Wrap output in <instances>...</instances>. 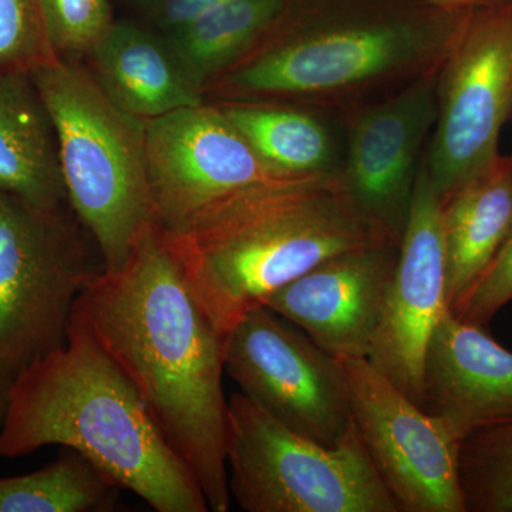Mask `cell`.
Masks as SVG:
<instances>
[{"instance_id":"cell-18","label":"cell","mask_w":512,"mask_h":512,"mask_svg":"<svg viewBox=\"0 0 512 512\" xmlns=\"http://www.w3.org/2000/svg\"><path fill=\"white\" fill-rule=\"evenodd\" d=\"M0 190L43 210L69 205L55 124L30 73L0 79Z\"/></svg>"},{"instance_id":"cell-4","label":"cell","mask_w":512,"mask_h":512,"mask_svg":"<svg viewBox=\"0 0 512 512\" xmlns=\"http://www.w3.org/2000/svg\"><path fill=\"white\" fill-rule=\"evenodd\" d=\"M63 446L158 512H208L200 483L133 384L72 315L66 343L13 379L0 457Z\"/></svg>"},{"instance_id":"cell-17","label":"cell","mask_w":512,"mask_h":512,"mask_svg":"<svg viewBox=\"0 0 512 512\" xmlns=\"http://www.w3.org/2000/svg\"><path fill=\"white\" fill-rule=\"evenodd\" d=\"M448 299L456 312L512 227V156L498 154L441 204Z\"/></svg>"},{"instance_id":"cell-7","label":"cell","mask_w":512,"mask_h":512,"mask_svg":"<svg viewBox=\"0 0 512 512\" xmlns=\"http://www.w3.org/2000/svg\"><path fill=\"white\" fill-rule=\"evenodd\" d=\"M227 467L231 498L247 512H399L355 423L325 446L241 392L228 400Z\"/></svg>"},{"instance_id":"cell-14","label":"cell","mask_w":512,"mask_h":512,"mask_svg":"<svg viewBox=\"0 0 512 512\" xmlns=\"http://www.w3.org/2000/svg\"><path fill=\"white\" fill-rule=\"evenodd\" d=\"M382 241L326 259L279 289L265 306L336 359H367L399 258Z\"/></svg>"},{"instance_id":"cell-3","label":"cell","mask_w":512,"mask_h":512,"mask_svg":"<svg viewBox=\"0 0 512 512\" xmlns=\"http://www.w3.org/2000/svg\"><path fill=\"white\" fill-rule=\"evenodd\" d=\"M163 232L185 284L224 339L249 311L326 259L396 241L360 211L342 171L252 185L181 231Z\"/></svg>"},{"instance_id":"cell-21","label":"cell","mask_w":512,"mask_h":512,"mask_svg":"<svg viewBox=\"0 0 512 512\" xmlns=\"http://www.w3.org/2000/svg\"><path fill=\"white\" fill-rule=\"evenodd\" d=\"M120 490L89 458L66 448L40 470L0 477V512L113 511Z\"/></svg>"},{"instance_id":"cell-23","label":"cell","mask_w":512,"mask_h":512,"mask_svg":"<svg viewBox=\"0 0 512 512\" xmlns=\"http://www.w3.org/2000/svg\"><path fill=\"white\" fill-rule=\"evenodd\" d=\"M57 59L83 62L114 23L111 0H39Z\"/></svg>"},{"instance_id":"cell-10","label":"cell","mask_w":512,"mask_h":512,"mask_svg":"<svg viewBox=\"0 0 512 512\" xmlns=\"http://www.w3.org/2000/svg\"><path fill=\"white\" fill-rule=\"evenodd\" d=\"M363 444L399 512H466L463 441L446 420L413 402L367 359H339Z\"/></svg>"},{"instance_id":"cell-13","label":"cell","mask_w":512,"mask_h":512,"mask_svg":"<svg viewBox=\"0 0 512 512\" xmlns=\"http://www.w3.org/2000/svg\"><path fill=\"white\" fill-rule=\"evenodd\" d=\"M450 309L441 204L421 158L396 271L367 360L413 402L423 403V373L434 330Z\"/></svg>"},{"instance_id":"cell-8","label":"cell","mask_w":512,"mask_h":512,"mask_svg":"<svg viewBox=\"0 0 512 512\" xmlns=\"http://www.w3.org/2000/svg\"><path fill=\"white\" fill-rule=\"evenodd\" d=\"M512 113V0L473 10L437 77V119L424 163L440 204L498 156Z\"/></svg>"},{"instance_id":"cell-27","label":"cell","mask_w":512,"mask_h":512,"mask_svg":"<svg viewBox=\"0 0 512 512\" xmlns=\"http://www.w3.org/2000/svg\"><path fill=\"white\" fill-rule=\"evenodd\" d=\"M426 2L439 6V8L453 10V12H473L477 9L503 5L511 0H426Z\"/></svg>"},{"instance_id":"cell-1","label":"cell","mask_w":512,"mask_h":512,"mask_svg":"<svg viewBox=\"0 0 512 512\" xmlns=\"http://www.w3.org/2000/svg\"><path fill=\"white\" fill-rule=\"evenodd\" d=\"M73 316L133 384L210 511H229L224 338L185 284L163 229L148 227L121 268L104 269Z\"/></svg>"},{"instance_id":"cell-26","label":"cell","mask_w":512,"mask_h":512,"mask_svg":"<svg viewBox=\"0 0 512 512\" xmlns=\"http://www.w3.org/2000/svg\"><path fill=\"white\" fill-rule=\"evenodd\" d=\"M134 18L157 32L183 28L227 0H123Z\"/></svg>"},{"instance_id":"cell-6","label":"cell","mask_w":512,"mask_h":512,"mask_svg":"<svg viewBox=\"0 0 512 512\" xmlns=\"http://www.w3.org/2000/svg\"><path fill=\"white\" fill-rule=\"evenodd\" d=\"M70 210H43L0 190V376L13 382L62 348L74 305L104 271Z\"/></svg>"},{"instance_id":"cell-19","label":"cell","mask_w":512,"mask_h":512,"mask_svg":"<svg viewBox=\"0 0 512 512\" xmlns=\"http://www.w3.org/2000/svg\"><path fill=\"white\" fill-rule=\"evenodd\" d=\"M278 177L339 173L343 157L318 109L284 101H215Z\"/></svg>"},{"instance_id":"cell-25","label":"cell","mask_w":512,"mask_h":512,"mask_svg":"<svg viewBox=\"0 0 512 512\" xmlns=\"http://www.w3.org/2000/svg\"><path fill=\"white\" fill-rule=\"evenodd\" d=\"M512 301V227L466 301L453 312L457 318L473 325H487L505 305Z\"/></svg>"},{"instance_id":"cell-5","label":"cell","mask_w":512,"mask_h":512,"mask_svg":"<svg viewBox=\"0 0 512 512\" xmlns=\"http://www.w3.org/2000/svg\"><path fill=\"white\" fill-rule=\"evenodd\" d=\"M59 141L67 204L116 271L156 224L147 177L146 121L117 107L83 62L53 59L30 72Z\"/></svg>"},{"instance_id":"cell-15","label":"cell","mask_w":512,"mask_h":512,"mask_svg":"<svg viewBox=\"0 0 512 512\" xmlns=\"http://www.w3.org/2000/svg\"><path fill=\"white\" fill-rule=\"evenodd\" d=\"M421 407L464 439L512 421V352L448 311L427 348Z\"/></svg>"},{"instance_id":"cell-22","label":"cell","mask_w":512,"mask_h":512,"mask_svg":"<svg viewBox=\"0 0 512 512\" xmlns=\"http://www.w3.org/2000/svg\"><path fill=\"white\" fill-rule=\"evenodd\" d=\"M460 485L466 512H512V421L463 441Z\"/></svg>"},{"instance_id":"cell-11","label":"cell","mask_w":512,"mask_h":512,"mask_svg":"<svg viewBox=\"0 0 512 512\" xmlns=\"http://www.w3.org/2000/svg\"><path fill=\"white\" fill-rule=\"evenodd\" d=\"M156 224L177 232L229 195L278 177L215 101L146 121Z\"/></svg>"},{"instance_id":"cell-20","label":"cell","mask_w":512,"mask_h":512,"mask_svg":"<svg viewBox=\"0 0 512 512\" xmlns=\"http://www.w3.org/2000/svg\"><path fill=\"white\" fill-rule=\"evenodd\" d=\"M289 0H227L183 28L165 33L175 59L205 97L274 26Z\"/></svg>"},{"instance_id":"cell-12","label":"cell","mask_w":512,"mask_h":512,"mask_svg":"<svg viewBox=\"0 0 512 512\" xmlns=\"http://www.w3.org/2000/svg\"><path fill=\"white\" fill-rule=\"evenodd\" d=\"M437 72L404 84L392 96L345 111L342 177L360 211L397 242L402 239L421 147L437 119Z\"/></svg>"},{"instance_id":"cell-9","label":"cell","mask_w":512,"mask_h":512,"mask_svg":"<svg viewBox=\"0 0 512 512\" xmlns=\"http://www.w3.org/2000/svg\"><path fill=\"white\" fill-rule=\"evenodd\" d=\"M225 373L242 394L295 433L333 447L352 426L340 360L262 305L224 339Z\"/></svg>"},{"instance_id":"cell-2","label":"cell","mask_w":512,"mask_h":512,"mask_svg":"<svg viewBox=\"0 0 512 512\" xmlns=\"http://www.w3.org/2000/svg\"><path fill=\"white\" fill-rule=\"evenodd\" d=\"M468 13L426 0H289L205 100L284 101L345 113L437 72Z\"/></svg>"},{"instance_id":"cell-24","label":"cell","mask_w":512,"mask_h":512,"mask_svg":"<svg viewBox=\"0 0 512 512\" xmlns=\"http://www.w3.org/2000/svg\"><path fill=\"white\" fill-rule=\"evenodd\" d=\"M53 59L39 0H0V79Z\"/></svg>"},{"instance_id":"cell-16","label":"cell","mask_w":512,"mask_h":512,"mask_svg":"<svg viewBox=\"0 0 512 512\" xmlns=\"http://www.w3.org/2000/svg\"><path fill=\"white\" fill-rule=\"evenodd\" d=\"M117 107L144 121L205 101L163 33L136 19L114 20L83 60Z\"/></svg>"},{"instance_id":"cell-28","label":"cell","mask_w":512,"mask_h":512,"mask_svg":"<svg viewBox=\"0 0 512 512\" xmlns=\"http://www.w3.org/2000/svg\"><path fill=\"white\" fill-rule=\"evenodd\" d=\"M10 384H12L10 380L0 376V430H2L3 421L8 412Z\"/></svg>"}]
</instances>
